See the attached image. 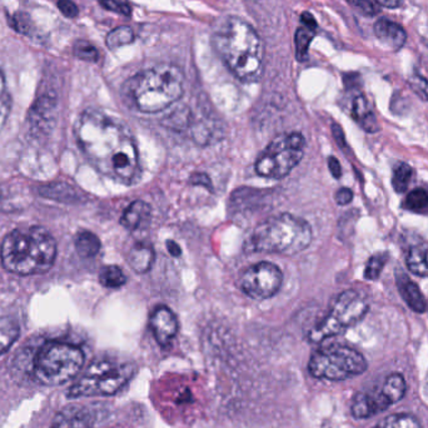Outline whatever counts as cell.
<instances>
[{
    "mask_svg": "<svg viewBox=\"0 0 428 428\" xmlns=\"http://www.w3.org/2000/svg\"><path fill=\"white\" fill-rule=\"evenodd\" d=\"M73 51L75 57L86 62H97L99 58V53L97 48L86 40H78L74 44Z\"/></svg>",
    "mask_w": 428,
    "mask_h": 428,
    "instance_id": "d6a6232c",
    "label": "cell"
},
{
    "mask_svg": "<svg viewBox=\"0 0 428 428\" xmlns=\"http://www.w3.org/2000/svg\"><path fill=\"white\" fill-rule=\"evenodd\" d=\"M74 246L79 256L83 258L95 257L99 253L102 247L99 238L89 230L79 232L74 239Z\"/></svg>",
    "mask_w": 428,
    "mask_h": 428,
    "instance_id": "7402d4cb",
    "label": "cell"
},
{
    "mask_svg": "<svg viewBox=\"0 0 428 428\" xmlns=\"http://www.w3.org/2000/svg\"><path fill=\"white\" fill-rule=\"evenodd\" d=\"M306 139L300 133L282 134L273 139L256 162V171L264 178H285L300 165Z\"/></svg>",
    "mask_w": 428,
    "mask_h": 428,
    "instance_id": "ba28073f",
    "label": "cell"
},
{
    "mask_svg": "<svg viewBox=\"0 0 428 428\" xmlns=\"http://www.w3.org/2000/svg\"><path fill=\"white\" fill-rule=\"evenodd\" d=\"M388 261V256L385 253H379L372 256L364 268V278L370 281H376L379 278L381 273L385 268V263Z\"/></svg>",
    "mask_w": 428,
    "mask_h": 428,
    "instance_id": "4dcf8cb0",
    "label": "cell"
},
{
    "mask_svg": "<svg viewBox=\"0 0 428 428\" xmlns=\"http://www.w3.org/2000/svg\"><path fill=\"white\" fill-rule=\"evenodd\" d=\"M350 113H352L353 119L366 132H368V133L379 132V127L377 119H376V115H373L371 107H370V103L364 95L359 94L353 99L352 107H350Z\"/></svg>",
    "mask_w": 428,
    "mask_h": 428,
    "instance_id": "d6986e66",
    "label": "cell"
},
{
    "mask_svg": "<svg viewBox=\"0 0 428 428\" xmlns=\"http://www.w3.org/2000/svg\"><path fill=\"white\" fill-rule=\"evenodd\" d=\"M332 130H333V136H335V141L338 142V145L344 147L346 145V139H344V134H343V130L341 129V127H338L337 124H335L332 127Z\"/></svg>",
    "mask_w": 428,
    "mask_h": 428,
    "instance_id": "7bdbcfd3",
    "label": "cell"
},
{
    "mask_svg": "<svg viewBox=\"0 0 428 428\" xmlns=\"http://www.w3.org/2000/svg\"><path fill=\"white\" fill-rule=\"evenodd\" d=\"M213 43L223 62L239 80L252 83L262 77L263 43L250 23L229 18L215 32Z\"/></svg>",
    "mask_w": 428,
    "mask_h": 428,
    "instance_id": "7a4b0ae2",
    "label": "cell"
},
{
    "mask_svg": "<svg viewBox=\"0 0 428 428\" xmlns=\"http://www.w3.org/2000/svg\"><path fill=\"white\" fill-rule=\"evenodd\" d=\"M134 42V33L129 27H118L107 36V47L115 50Z\"/></svg>",
    "mask_w": 428,
    "mask_h": 428,
    "instance_id": "4316f807",
    "label": "cell"
},
{
    "mask_svg": "<svg viewBox=\"0 0 428 428\" xmlns=\"http://www.w3.org/2000/svg\"><path fill=\"white\" fill-rule=\"evenodd\" d=\"M57 5L59 8V10H60V13L67 16V18L74 19V18L78 16L79 9L75 5L74 1H71V0H58Z\"/></svg>",
    "mask_w": 428,
    "mask_h": 428,
    "instance_id": "74e56055",
    "label": "cell"
},
{
    "mask_svg": "<svg viewBox=\"0 0 428 428\" xmlns=\"http://www.w3.org/2000/svg\"><path fill=\"white\" fill-rule=\"evenodd\" d=\"M396 282L400 291L402 300L406 302L407 306L416 313H423L427 311V300L422 294L421 289L414 281L407 277L403 271H396Z\"/></svg>",
    "mask_w": 428,
    "mask_h": 428,
    "instance_id": "2e32d148",
    "label": "cell"
},
{
    "mask_svg": "<svg viewBox=\"0 0 428 428\" xmlns=\"http://www.w3.org/2000/svg\"><path fill=\"white\" fill-rule=\"evenodd\" d=\"M57 257V243L40 227H24L10 232L1 244V263L7 271L29 276L51 268Z\"/></svg>",
    "mask_w": 428,
    "mask_h": 428,
    "instance_id": "3957f363",
    "label": "cell"
},
{
    "mask_svg": "<svg viewBox=\"0 0 428 428\" xmlns=\"http://www.w3.org/2000/svg\"><path fill=\"white\" fill-rule=\"evenodd\" d=\"M191 183L193 186L206 187L209 191H212V182L206 173H194L192 174Z\"/></svg>",
    "mask_w": 428,
    "mask_h": 428,
    "instance_id": "ab89813d",
    "label": "cell"
},
{
    "mask_svg": "<svg viewBox=\"0 0 428 428\" xmlns=\"http://www.w3.org/2000/svg\"><path fill=\"white\" fill-rule=\"evenodd\" d=\"M283 282V273L278 265L271 262H259L243 273L241 285L243 292L253 300H268L278 292Z\"/></svg>",
    "mask_w": 428,
    "mask_h": 428,
    "instance_id": "8fae6325",
    "label": "cell"
},
{
    "mask_svg": "<svg viewBox=\"0 0 428 428\" xmlns=\"http://www.w3.org/2000/svg\"><path fill=\"white\" fill-rule=\"evenodd\" d=\"M373 32L379 43L388 49L400 50L406 43L407 34L405 29L400 24L387 18H381L374 23Z\"/></svg>",
    "mask_w": 428,
    "mask_h": 428,
    "instance_id": "9a60e30c",
    "label": "cell"
},
{
    "mask_svg": "<svg viewBox=\"0 0 428 428\" xmlns=\"http://www.w3.org/2000/svg\"><path fill=\"white\" fill-rule=\"evenodd\" d=\"M10 25L16 30L18 33H21L23 36H32L34 33V25L30 19V16L25 13H16V14L10 19Z\"/></svg>",
    "mask_w": 428,
    "mask_h": 428,
    "instance_id": "836d02e7",
    "label": "cell"
},
{
    "mask_svg": "<svg viewBox=\"0 0 428 428\" xmlns=\"http://www.w3.org/2000/svg\"><path fill=\"white\" fill-rule=\"evenodd\" d=\"M335 200L338 206H347L353 200V192L350 188H341L335 193Z\"/></svg>",
    "mask_w": 428,
    "mask_h": 428,
    "instance_id": "f35d334b",
    "label": "cell"
},
{
    "mask_svg": "<svg viewBox=\"0 0 428 428\" xmlns=\"http://www.w3.org/2000/svg\"><path fill=\"white\" fill-rule=\"evenodd\" d=\"M79 148L97 171L121 185L141 176L136 139L126 123L100 110L88 109L75 124Z\"/></svg>",
    "mask_w": 428,
    "mask_h": 428,
    "instance_id": "6da1fadb",
    "label": "cell"
},
{
    "mask_svg": "<svg viewBox=\"0 0 428 428\" xmlns=\"http://www.w3.org/2000/svg\"><path fill=\"white\" fill-rule=\"evenodd\" d=\"M57 108L56 95L49 93L38 97L34 106L30 110V121L36 128H48L54 121V112Z\"/></svg>",
    "mask_w": 428,
    "mask_h": 428,
    "instance_id": "e0dca14e",
    "label": "cell"
},
{
    "mask_svg": "<svg viewBox=\"0 0 428 428\" xmlns=\"http://www.w3.org/2000/svg\"><path fill=\"white\" fill-rule=\"evenodd\" d=\"M329 168L331 173H332V176H333L335 179H340L342 177V167L340 165V162H338L337 158H329Z\"/></svg>",
    "mask_w": 428,
    "mask_h": 428,
    "instance_id": "60d3db41",
    "label": "cell"
},
{
    "mask_svg": "<svg viewBox=\"0 0 428 428\" xmlns=\"http://www.w3.org/2000/svg\"><path fill=\"white\" fill-rule=\"evenodd\" d=\"M377 4L382 5V7L390 8V9H394V8L400 7L402 4V0H374Z\"/></svg>",
    "mask_w": 428,
    "mask_h": 428,
    "instance_id": "ee69618b",
    "label": "cell"
},
{
    "mask_svg": "<svg viewBox=\"0 0 428 428\" xmlns=\"http://www.w3.org/2000/svg\"><path fill=\"white\" fill-rule=\"evenodd\" d=\"M150 327L157 342L160 346H168L178 332V321L176 314L165 306L156 308L150 317Z\"/></svg>",
    "mask_w": 428,
    "mask_h": 428,
    "instance_id": "4fadbf2b",
    "label": "cell"
},
{
    "mask_svg": "<svg viewBox=\"0 0 428 428\" xmlns=\"http://www.w3.org/2000/svg\"><path fill=\"white\" fill-rule=\"evenodd\" d=\"M84 364V353L77 346L48 342L40 347L34 359V376L45 385H63L78 374Z\"/></svg>",
    "mask_w": 428,
    "mask_h": 428,
    "instance_id": "52a82bcc",
    "label": "cell"
},
{
    "mask_svg": "<svg viewBox=\"0 0 428 428\" xmlns=\"http://www.w3.org/2000/svg\"><path fill=\"white\" fill-rule=\"evenodd\" d=\"M308 370L316 379L343 381L362 374L367 370V361L356 350L335 344L316 350Z\"/></svg>",
    "mask_w": 428,
    "mask_h": 428,
    "instance_id": "9c48e42d",
    "label": "cell"
},
{
    "mask_svg": "<svg viewBox=\"0 0 428 428\" xmlns=\"http://www.w3.org/2000/svg\"><path fill=\"white\" fill-rule=\"evenodd\" d=\"M150 204L143 200H136L129 206L121 215V224L128 230H136L143 228L150 223Z\"/></svg>",
    "mask_w": 428,
    "mask_h": 428,
    "instance_id": "ac0fdd59",
    "label": "cell"
},
{
    "mask_svg": "<svg viewBox=\"0 0 428 428\" xmlns=\"http://www.w3.org/2000/svg\"><path fill=\"white\" fill-rule=\"evenodd\" d=\"M154 258H156V254L150 246L144 243H136L129 250L127 261H128L129 267L133 271L143 274L150 271L152 264L154 262Z\"/></svg>",
    "mask_w": 428,
    "mask_h": 428,
    "instance_id": "44dd1931",
    "label": "cell"
},
{
    "mask_svg": "<svg viewBox=\"0 0 428 428\" xmlns=\"http://www.w3.org/2000/svg\"><path fill=\"white\" fill-rule=\"evenodd\" d=\"M374 428H421V425L412 414H392Z\"/></svg>",
    "mask_w": 428,
    "mask_h": 428,
    "instance_id": "484cf974",
    "label": "cell"
},
{
    "mask_svg": "<svg viewBox=\"0 0 428 428\" xmlns=\"http://www.w3.org/2000/svg\"><path fill=\"white\" fill-rule=\"evenodd\" d=\"M403 207L412 212H422L428 207V193L422 188L411 191L403 200Z\"/></svg>",
    "mask_w": 428,
    "mask_h": 428,
    "instance_id": "f546056e",
    "label": "cell"
},
{
    "mask_svg": "<svg viewBox=\"0 0 428 428\" xmlns=\"http://www.w3.org/2000/svg\"><path fill=\"white\" fill-rule=\"evenodd\" d=\"M95 416L89 407L71 403L58 412L51 428H93Z\"/></svg>",
    "mask_w": 428,
    "mask_h": 428,
    "instance_id": "7c38bea8",
    "label": "cell"
},
{
    "mask_svg": "<svg viewBox=\"0 0 428 428\" xmlns=\"http://www.w3.org/2000/svg\"><path fill=\"white\" fill-rule=\"evenodd\" d=\"M185 75L178 67L159 64L139 71L126 84V94L143 113H158L182 98Z\"/></svg>",
    "mask_w": 428,
    "mask_h": 428,
    "instance_id": "277c9868",
    "label": "cell"
},
{
    "mask_svg": "<svg viewBox=\"0 0 428 428\" xmlns=\"http://www.w3.org/2000/svg\"><path fill=\"white\" fill-rule=\"evenodd\" d=\"M167 250L171 257H179L182 254V248L179 247L178 243L174 241H167Z\"/></svg>",
    "mask_w": 428,
    "mask_h": 428,
    "instance_id": "b9f144b4",
    "label": "cell"
},
{
    "mask_svg": "<svg viewBox=\"0 0 428 428\" xmlns=\"http://www.w3.org/2000/svg\"><path fill=\"white\" fill-rule=\"evenodd\" d=\"M99 3L104 9L115 12L117 14L124 15V16H129L132 14V8L127 0H99Z\"/></svg>",
    "mask_w": 428,
    "mask_h": 428,
    "instance_id": "d590c367",
    "label": "cell"
},
{
    "mask_svg": "<svg viewBox=\"0 0 428 428\" xmlns=\"http://www.w3.org/2000/svg\"><path fill=\"white\" fill-rule=\"evenodd\" d=\"M10 106H12V100H10V95L8 93L5 78H4V74L0 71V130L4 127L9 117Z\"/></svg>",
    "mask_w": 428,
    "mask_h": 428,
    "instance_id": "1f68e13d",
    "label": "cell"
},
{
    "mask_svg": "<svg viewBox=\"0 0 428 428\" xmlns=\"http://www.w3.org/2000/svg\"><path fill=\"white\" fill-rule=\"evenodd\" d=\"M348 4L364 16H374L379 13V7L374 0H347Z\"/></svg>",
    "mask_w": 428,
    "mask_h": 428,
    "instance_id": "e575fe53",
    "label": "cell"
},
{
    "mask_svg": "<svg viewBox=\"0 0 428 428\" xmlns=\"http://www.w3.org/2000/svg\"><path fill=\"white\" fill-rule=\"evenodd\" d=\"M409 86L412 88L414 93L418 97H421L422 99L428 102V79L422 77L421 74H414L408 79Z\"/></svg>",
    "mask_w": 428,
    "mask_h": 428,
    "instance_id": "8d00e7d4",
    "label": "cell"
},
{
    "mask_svg": "<svg viewBox=\"0 0 428 428\" xmlns=\"http://www.w3.org/2000/svg\"><path fill=\"white\" fill-rule=\"evenodd\" d=\"M367 311V302L356 291H344L337 297L329 314L311 331L309 340L322 342L326 338L340 335L361 321Z\"/></svg>",
    "mask_w": 428,
    "mask_h": 428,
    "instance_id": "30bf717a",
    "label": "cell"
},
{
    "mask_svg": "<svg viewBox=\"0 0 428 428\" xmlns=\"http://www.w3.org/2000/svg\"><path fill=\"white\" fill-rule=\"evenodd\" d=\"M19 333V324L13 318H0V356H3L13 346Z\"/></svg>",
    "mask_w": 428,
    "mask_h": 428,
    "instance_id": "603a6c76",
    "label": "cell"
},
{
    "mask_svg": "<svg viewBox=\"0 0 428 428\" xmlns=\"http://www.w3.org/2000/svg\"><path fill=\"white\" fill-rule=\"evenodd\" d=\"M408 270L418 277H428V262L425 252L420 247H412L406 257Z\"/></svg>",
    "mask_w": 428,
    "mask_h": 428,
    "instance_id": "d4e9b609",
    "label": "cell"
},
{
    "mask_svg": "<svg viewBox=\"0 0 428 428\" xmlns=\"http://www.w3.org/2000/svg\"><path fill=\"white\" fill-rule=\"evenodd\" d=\"M406 381L400 373H393L388 379H385V385L381 392L383 393L387 400L392 403H396L403 399L406 393Z\"/></svg>",
    "mask_w": 428,
    "mask_h": 428,
    "instance_id": "cb8c5ba5",
    "label": "cell"
},
{
    "mask_svg": "<svg viewBox=\"0 0 428 428\" xmlns=\"http://www.w3.org/2000/svg\"><path fill=\"white\" fill-rule=\"evenodd\" d=\"M414 169L406 165V163H401L397 165V168L393 171L392 186L393 189L397 193H406L409 186V182L412 179Z\"/></svg>",
    "mask_w": 428,
    "mask_h": 428,
    "instance_id": "f1b7e54d",
    "label": "cell"
},
{
    "mask_svg": "<svg viewBox=\"0 0 428 428\" xmlns=\"http://www.w3.org/2000/svg\"><path fill=\"white\" fill-rule=\"evenodd\" d=\"M316 28H317V23L314 21L313 16L309 13H303L302 14V27L298 28L296 33V56L298 58V60H305L307 57L308 48L309 44L313 39L316 34Z\"/></svg>",
    "mask_w": 428,
    "mask_h": 428,
    "instance_id": "ffe728a7",
    "label": "cell"
},
{
    "mask_svg": "<svg viewBox=\"0 0 428 428\" xmlns=\"http://www.w3.org/2000/svg\"><path fill=\"white\" fill-rule=\"evenodd\" d=\"M126 276L119 267L107 265L99 273V282L107 288H119L126 283Z\"/></svg>",
    "mask_w": 428,
    "mask_h": 428,
    "instance_id": "83f0119b",
    "label": "cell"
},
{
    "mask_svg": "<svg viewBox=\"0 0 428 428\" xmlns=\"http://www.w3.org/2000/svg\"><path fill=\"white\" fill-rule=\"evenodd\" d=\"M136 373L134 364L112 358H98L71 385L68 397H100L119 392Z\"/></svg>",
    "mask_w": 428,
    "mask_h": 428,
    "instance_id": "8992f818",
    "label": "cell"
},
{
    "mask_svg": "<svg viewBox=\"0 0 428 428\" xmlns=\"http://www.w3.org/2000/svg\"><path fill=\"white\" fill-rule=\"evenodd\" d=\"M312 228L307 221L293 214L282 213L258 224L250 238V250L294 256L312 242Z\"/></svg>",
    "mask_w": 428,
    "mask_h": 428,
    "instance_id": "5b68a950",
    "label": "cell"
},
{
    "mask_svg": "<svg viewBox=\"0 0 428 428\" xmlns=\"http://www.w3.org/2000/svg\"><path fill=\"white\" fill-rule=\"evenodd\" d=\"M390 406L391 402L385 399L382 392L357 393L350 408L352 414L356 418L364 420L383 412Z\"/></svg>",
    "mask_w": 428,
    "mask_h": 428,
    "instance_id": "5bb4252c",
    "label": "cell"
}]
</instances>
